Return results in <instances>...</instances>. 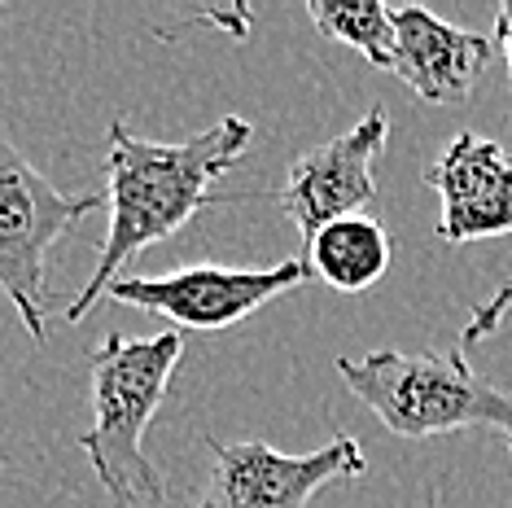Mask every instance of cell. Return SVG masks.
<instances>
[{"label":"cell","mask_w":512,"mask_h":508,"mask_svg":"<svg viewBox=\"0 0 512 508\" xmlns=\"http://www.w3.org/2000/svg\"><path fill=\"white\" fill-rule=\"evenodd\" d=\"M106 202L101 193H62L9 141H0V290L36 342L44 325V268L49 250L71 224Z\"/></svg>","instance_id":"cell-4"},{"label":"cell","mask_w":512,"mask_h":508,"mask_svg":"<svg viewBox=\"0 0 512 508\" xmlns=\"http://www.w3.org/2000/svg\"><path fill=\"white\" fill-rule=\"evenodd\" d=\"M425 184L442 198L438 237L447 241V246L512 233V158L499 149V141L460 132L456 141L425 167ZM508 307H512V285H504L491 303L473 311V320L464 325L460 346L486 338V333L504 320Z\"/></svg>","instance_id":"cell-5"},{"label":"cell","mask_w":512,"mask_h":508,"mask_svg":"<svg viewBox=\"0 0 512 508\" xmlns=\"http://www.w3.org/2000/svg\"><path fill=\"white\" fill-rule=\"evenodd\" d=\"M394 241L372 215H346L307 237V272L337 294H364L386 276Z\"/></svg>","instance_id":"cell-10"},{"label":"cell","mask_w":512,"mask_h":508,"mask_svg":"<svg viewBox=\"0 0 512 508\" xmlns=\"http://www.w3.org/2000/svg\"><path fill=\"white\" fill-rule=\"evenodd\" d=\"M215 469L206 495L193 508H311L329 482H351L368 473L359 438L337 434L320 452H276L267 443H215Z\"/></svg>","instance_id":"cell-7"},{"label":"cell","mask_w":512,"mask_h":508,"mask_svg":"<svg viewBox=\"0 0 512 508\" xmlns=\"http://www.w3.org/2000/svg\"><path fill=\"white\" fill-rule=\"evenodd\" d=\"M495 36L504 44V57H508V79H512V0H504L495 14Z\"/></svg>","instance_id":"cell-12"},{"label":"cell","mask_w":512,"mask_h":508,"mask_svg":"<svg viewBox=\"0 0 512 508\" xmlns=\"http://www.w3.org/2000/svg\"><path fill=\"white\" fill-rule=\"evenodd\" d=\"M351 395L399 438H434L456 430H499L512 452V390L482 381L464 351H372L337 360Z\"/></svg>","instance_id":"cell-3"},{"label":"cell","mask_w":512,"mask_h":508,"mask_svg":"<svg viewBox=\"0 0 512 508\" xmlns=\"http://www.w3.org/2000/svg\"><path fill=\"white\" fill-rule=\"evenodd\" d=\"M184 355L176 329L154 338L110 333L88 355L92 373V425L79 434L92 473L127 508H167V478L145 456V434L158 403L167 399L171 373Z\"/></svg>","instance_id":"cell-2"},{"label":"cell","mask_w":512,"mask_h":508,"mask_svg":"<svg viewBox=\"0 0 512 508\" xmlns=\"http://www.w3.org/2000/svg\"><path fill=\"white\" fill-rule=\"evenodd\" d=\"M307 18L316 22L320 36H329L337 44H351L355 53H364L372 66L390 71L394 57V22L390 9L377 5V0H307Z\"/></svg>","instance_id":"cell-11"},{"label":"cell","mask_w":512,"mask_h":508,"mask_svg":"<svg viewBox=\"0 0 512 508\" xmlns=\"http://www.w3.org/2000/svg\"><path fill=\"white\" fill-rule=\"evenodd\" d=\"M307 259H281L272 268H219V263H193L162 276H119L106 298L127 307L167 316L180 329H232L250 320L259 307L307 285Z\"/></svg>","instance_id":"cell-6"},{"label":"cell","mask_w":512,"mask_h":508,"mask_svg":"<svg viewBox=\"0 0 512 508\" xmlns=\"http://www.w3.org/2000/svg\"><path fill=\"white\" fill-rule=\"evenodd\" d=\"M394 22V57L390 75L403 79L429 106L473 97L477 79L491 62V36H477L469 27L429 14L421 5L390 9Z\"/></svg>","instance_id":"cell-9"},{"label":"cell","mask_w":512,"mask_h":508,"mask_svg":"<svg viewBox=\"0 0 512 508\" xmlns=\"http://www.w3.org/2000/svg\"><path fill=\"white\" fill-rule=\"evenodd\" d=\"M254 141V127L237 114H224L206 132L189 141H145V136L127 132V123H110V154H106V206H110V228L101 241L97 268L84 281V290L71 298L66 320H79L92 311L97 298L119 281L123 263L136 259L145 246L176 237L184 224L206 211V206L228 202L215 193V180L228 176L241 163V154Z\"/></svg>","instance_id":"cell-1"},{"label":"cell","mask_w":512,"mask_h":508,"mask_svg":"<svg viewBox=\"0 0 512 508\" xmlns=\"http://www.w3.org/2000/svg\"><path fill=\"white\" fill-rule=\"evenodd\" d=\"M390 136V114L372 106L351 132L333 136L294 158L276 206L302 237H316L324 224L359 215V206L377 198V158Z\"/></svg>","instance_id":"cell-8"}]
</instances>
